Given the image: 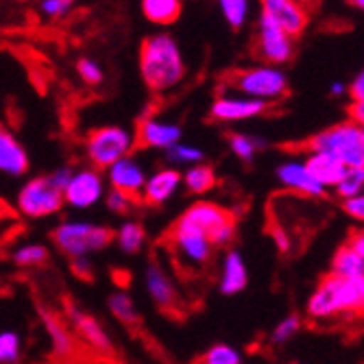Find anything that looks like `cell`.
Returning <instances> with one entry per match:
<instances>
[{"label":"cell","mask_w":364,"mask_h":364,"mask_svg":"<svg viewBox=\"0 0 364 364\" xmlns=\"http://www.w3.org/2000/svg\"><path fill=\"white\" fill-rule=\"evenodd\" d=\"M140 73L149 90L168 92L181 83L186 75V63L179 44L166 36H151L140 48Z\"/></svg>","instance_id":"6da1fadb"},{"label":"cell","mask_w":364,"mask_h":364,"mask_svg":"<svg viewBox=\"0 0 364 364\" xmlns=\"http://www.w3.org/2000/svg\"><path fill=\"white\" fill-rule=\"evenodd\" d=\"M364 306V275L341 277L329 273L312 292L308 314L312 318H334L338 314H360Z\"/></svg>","instance_id":"7a4b0ae2"},{"label":"cell","mask_w":364,"mask_h":364,"mask_svg":"<svg viewBox=\"0 0 364 364\" xmlns=\"http://www.w3.org/2000/svg\"><path fill=\"white\" fill-rule=\"evenodd\" d=\"M112 240H114V234L109 227L87 223V220L61 223L53 231L55 247L63 255H68L70 259L73 257H90L92 253H98L105 247H109Z\"/></svg>","instance_id":"3957f363"},{"label":"cell","mask_w":364,"mask_h":364,"mask_svg":"<svg viewBox=\"0 0 364 364\" xmlns=\"http://www.w3.org/2000/svg\"><path fill=\"white\" fill-rule=\"evenodd\" d=\"M304 149L334 155L345 166H364V129L353 120L341 122L310 138Z\"/></svg>","instance_id":"277c9868"},{"label":"cell","mask_w":364,"mask_h":364,"mask_svg":"<svg viewBox=\"0 0 364 364\" xmlns=\"http://www.w3.org/2000/svg\"><path fill=\"white\" fill-rule=\"evenodd\" d=\"M229 83L236 92L257 98V101L271 103L277 98H284L288 94V77L279 65H255V68H245L229 75Z\"/></svg>","instance_id":"5b68a950"},{"label":"cell","mask_w":364,"mask_h":364,"mask_svg":"<svg viewBox=\"0 0 364 364\" xmlns=\"http://www.w3.org/2000/svg\"><path fill=\"white\" fill-rule=\"evenodd\" d=\"M134 149H136V136L116 124L92 129L85 138V155L92 161V166L98 171H105L120 157L131 155Z\"/></svg>","instance_id":"8992f818"},{"label":"cell","mask_w":364,"mask_h":364,"mask_svg":"<svg viewBox=\"0 0 364 364\" xmlns=\"http://www.w3.org/2000/svg\"><path fill=\"white\" fill-rule=\"evenodd\" d=\"M63 208V192L48 179L38 177L22 186L18 192V210L26 218H48Z\"/></svg>","instance_id":"52a82bcc"},{"label":"cell","mask_w":364,"mask_h":364,"mask_svg":"<svg viewBox=\"0 0 364 364\" xmlns=\"http://www.w3.org/2000/svg\"><path fill=\"white\" fill-rule=\"evenodd\" d=\"M294 55V38L282 31L273 20L259 16L255 36V57L271 65H284Z\"/></svg>","instance_id":"ba28073f"},{"label":"cell","mask_w":364,"mask_h":364,"mask_svg":"<svg viewBox=\"0 0 364 364\" xmlns=\"http://www.w3.org/2000/svg\"><path fill=\"white\" fill-rule=\"evenodd\" d=\"M168 247L175 255V262L181 269H192L198 271L203 269L212 257L214 245L205 234L198 231H188V229H171L168 234Z\"/></svg>","instance_id":"9c48e42d"},{"label":"cell","mask_w":364,"mask_h":364,"mask_svg":"<svg viewBox=\"0 0 364 364\" xmlns=\"http://www.w3.org/2000/svg\"><path fill=\"white\" fill-rule=\"evenodd\" d=\"M105 194L103 175L98 168H85L73 173L70 181L63 188V203H68L77 210H85L96 205Z\"/></svg>","instance_id":"30bf717a"},{"label":"cell","mask_w":364,"mask_h":364,"mask_svg":"<svg viewBox=\"0 0 364 364\" xmlns=\"http://www.w3.org/2000/svg\"><path fill=\"white\" fill-rule=\"evenodd\" d=\"M262 16L273 20L290 38H299L310 24V9L299 0H259Z\"/></svg>","instance_id":"8fae6325"},{"label":"cell","mask_w":364,"mask_h":364,"mask_svg":"<svg viewBox=\"0 0 364 364\" xmlns=\"http://www.w3.org/2000/svg\"><path fill=\"white\" fill-rule=\"evenodd\" d=\"M65 314L70 318V325L75 329L77 341H81L85 347H90L92 351L101 353V355H112L114 353V345L109 334L105 332V327L98 323L92 314L83 312L79 306L65 304Z\"/></svg>","instance_id":"7c38bea8"},{"label":"cell","mask_w":364,"mask_h":364,"mask_svg":"<svg viewBox=\"0 0 364 364\" xmlns=\"http://www.w3.org/2000/svg\"><path fill=\"white\" fill-rule=\"evenodd\" d=\"M227 220H234L229 210H225L216 203H210V201H198L181 214V218L175 223V229L198 231V234L210 236L218 225H223Z\"/></svg>","instance_id":"4fadbf2b"},{"label":"cell","mask_w":364,"mask_h":364,"mask_svg":"<svg viewBox=\"0 0 364 364\" xmlns=\"http://www.w3.org/2000/svg\"><path fill=\"white\" fill-rule=\"evenodd\" d=\"M267 105L264 101H257V98L251 96H218L212 103L210 116L218 122H238V120H249L255 118L259 114L267 112Z\"/></svg>","instance_id":"5bb4252c"},{"label":"cell","mask_w":364,"mask_h":364,"mask_svg":"<svg viewBox=\"0 0 364 364\" xmlns=\"http://www.w3.org/2000/svg\"><path fill=\"white\" fill-rule=\"evenodd\" d=\"M134 136H136V144H140L144 149L166 151L168 146H173L175 142L181 140V129L175 122L146 116L140 120Z\"/></svg>","instance_id":"9a60e30c"},{"label":"cell","mask_w":364,"mask_h":364,"mask_svg":"<svg viewBox=\"0 0 364 364\" xmlns=\"http://www.w3.org/2000/svg\"><path fill=\"white\" fill-rule=\"evenodd\" d=\"M107 171V177H109V183L112 188L129 194L142 201V188H144V181H146V175H144V168L140 164L127 155V157H120L118 161H114L112 166L105 168Z\"/></svg>","instance_id":"2e32d148"},{"label":"cell","mask_w":364,"mask_h":364,"mask_svg":"<svg viewBox=\"0 0 364 364\" xmlns=\"http://www.w3.org/2000/svg\"><path fill=\"white\" fill-rule=\"evenodd\" d=\"M146 288L153 304L161 310V312H177L179 308V294L177 288L171 279V275L166 273V269L157 262H151L146 269Z\"/></svg>","instance_id":"e0dca14e"},{"label":"cell","mask_w":364,"mask_h":364,"mask_svg":"<svg viewBox=\"0 0 364 364\" xmlns=\"http://www.w3.org/2000/svg\"><path fill=\"white\" fill-rule=\"evenodd\" d=\"M42 323H44V329H46L48 338H50V347H53L55 358H59V360L77 358L79 341L73 334V329L63 323V318L53 314V312H48V310H42Z\"/></svg>","instance_id":"ac0fdd59"},{"label":"cell","mask_w":364,"mask_h":364,"mask_svg":"<svg viewBox=\"0 0 364 364\" xmlns=\"http://www.w3.org/2000/svg\"><path fill=\"white\" fill-rule=\"evenodd\" d=\"M277 179H279L286 188H290V190H294V192H299V194H304V196L321 198V196H325V192H327V188H323V186L310 175V171L306 168V164H304V161H294V159L284 161L282 166L277 168Z\"/></svg>","instance_id":"d6986e66"},{"label":"cell","mask_w":364,"mask_h":364,"mask_svg":"<svg viewBox=\"0 0 364 364\" xmlns=\"http://www.w3.org/2000/svg\"><path fill=\"white\" fill-rule=\"evenodd\" d=\"M181 183V175L175 168H161L146 177L144 188H142V201L151 208H161L164 203H168L173 194L177 192Z\"/></svg>","instance_id":"ffe728a7"},{"label":"cell","mask_w":364,"mask_h":364,"mask_svg":"<svg viewBox=\"0 0 364 364\" xmlns=\"http://www.w3.org/2000/svg\"><path fill=\"white\" fill-rule=\"evenodd\" d=\"M28 171V155L18 138L7 127L0 124V173L9 177H22Z\"/></svg>","instance_id":"44dd1931"},{"label":"cell","mask_w":364,"mask_h":364,"mask_svg":"<svg viewBox=\"0 0 364 364\" xmlns=\"http://www.w3.org/2000/svg\"><path fill=\"white\" fill-rule=\"evenodd\" d=\"M306 168L310 171V175L323 186V188H334L341 177L345 175L347 166L334 155L323 153V151H308L306 157Z\"/></svg>","instance_id":"7402d4cb"},{"label":"cell","mask_w":364,"mask_h":364,"mask_svg":"<svg viewBox=\"0 0 364 364\" xmlns=\"http://www.w3.org/2000/svg\"><path fill=\"white\" fill-rule=\"evenodd\" d=\"M249 275H247V264L238 251H227L223 259V269H220V290L225 294H236L247 288Z\"/></svg>","instance_id":"603a6c76"},{"label":"cell","mask_w":364,"mask_h":364,"mask_svg":"<svg viewBox=\"0 0 364 364\" xmlns=\"http://www.w3.org/2000/svg\"><path fill=\"white\" fill-rule=\"evenodd\" d=\"M183 11V0H142V14L153 24H173Z\"/></svg>","instance_id":"cb8c5ba5"},{"label":"cell","mask_w":364,"mask_h":364,"mask_svg":"<svg viewBox=\"0 0 364 364\" xmlns=\"http://www.w3.org/2000/svg\"><path fill=\"white\" fill-rule=\"evenodd\" d=\"M332 273L341 277H362L364 275V253H358L347 242L336 251L332 259Z\"/></svg>","instance_id":"d4e9b609"},{"label":"cell","mask_w":364,"mask_h":364,"mask_svg":"<svg viewBox=\"0 0 364 364\" xmlns=\"http://www.w3.org/2000/svg\"><path fill=\"white\" fill-rule=\"evenodd\" d=\"M181 181L190 194H205L216 186V173L208 164L198 161V164H190V168L186 171Z\"/></svg>","instance_id":"484cf974"},{"label":"cell","mask_w":364,"mask_h":364,"mask_svg":"<svg viewBox=\"0 0 364 364\" xmlns=\"http://www.w3.org/2000/svg\"><path fill=\"white\" fill-rule=\"evenodd\" d=\"M116 240H118V247H120L122 253H129V255H131V253H138V251L142 249L144 240H146V231H144V227H142L140 223H136V220H127V223L118 229Z\"/></svg>","instance_id":"4316f807"},{"label":"cell","mask_w":364,"mask_h":364,"mask_svg":"<svg viewBox=\"0 0 364 364\" xmlns=\"http://www.w3.org/2000/svg\"><path fill=\"white\" fill-rule=\"evenodd\" d=\"M109 310L127 327H136L140 323V314H138L134 301H131V296L127 292H114L109 296Z\"/></svg>","instance_id":"83f0119b"},{"label":"cell","mask_w":364,"mask_h":364,"mask_svg":"<svg viewBox=\"0 0 364 364\" xmlns=\"http://www.w3.org/2000/svg\"><path fill=\"white\" fill-rule=\"evenodd\" d=\"M218 7L231 28H240L249 20L251 0H218Z\"/></svg>","instance_id":"f1b7e54d"},{"label":"cell","mask_w":364,"mask_h":364,"mask_svg":"<svg viewBox=\"0 0 364 364\" xmlns=\"http://www.w3.org/2000/svg\"><path fill=\"white\" fill-rule=\"evenodd\" d=\"M336 192L345 198V196H353V194H362L364 188V166H347L345 175L341 177V181L334 186Z\"/></svg>","instance_id":"f546056e"},{"label":"cell","mask_w":364,"mask_h":364,"mask_svg":"<svg viewBox=\"0 0 364 364\" xmlns=\"http://www.w3.org/2000/svg\"><path fill=\"white\" fill-rule=\"evenodd\" d=\"M229 144H231V151H234L242 161H251L255 157V153L264 146V142L255 136H249V134H234L229 138Z\"/></svg>","instance_id":"4dcf8cb0"},{"label":"cell","mask_w":364,"mask_h":364,"mask_svg":"<svg viewBox=\"0 0 364 364\" xmlns=\"http://www.w3.org/2000/svg\"><path fill=\"white\" fill-rule=\"evenodd\" d=\"M46 259H48V251L42 245H24L18 247L14 253V262L18 267H42Z\"/></svg>","instance_id":"1f68e13d"},{"label":"cell","mask_w":364,"mask_h":364,"mask_svg":"<svg viewBox=\"0 0 364 364\" xmlns=\"http://www.w3.org/2000/svg\"><path fill=\"white\" fill-rule=\"evenodd\" d=\"M205 364H240L242 355L236 347L231 345H214L205 351V355L201 358Z\"/></svg>","instance_id":"d6a6232c"},{"label":"cell","mask_w":364,"mask_h":364,"mask_svg":"<svg viewBox=\"0 0 364 364\" xmlns=\"http://www.w3.org/2000/svg\"><path fill=\"white\" fill-rule=\"evenodd\" d=\"M168 153V159L175 161V164H198L205 159V153L196 146H188V144H181V142H175L173 146L166 149Z\"/></svg>","instance_id":"836d02e7"},{"label":"cell","mask_w":364,"mask_h":364,"mask_svg":"<svg viewBox=\"0 0 364 364\" xmlns=\"http://www.w3.org/2000/svg\"><path fill=\"white\" fill-rule=\"evenodd\" d=\"M299 327H301V321L299 316H286L284 321H279L273 329V334H271V341L275 345H286L288 341H292L296 334H299Z\"/></svg>","instance_id":"e575fe53"},{"label":"cell","mask_w":364,"mask_h":364,"mask_svg":"<svg viewBox=\"0 0 364 364\" xmlns=\"http://www.w3.org/2000/svg\"><path fill=\"white\" fill-rule=\"evenodd\" d=\"M138 203V198L129 196L116 188H112V192L107 194V208L114 212V214H129L131 210H134V205Z\"/></svg>","instance_id":"d590c367"},{"label":"cell","mask_w":364,"mask_h":364,"mask_svg":"<svg viewBox=\"0 0 364 364\" xmlns=\"http://www.w3.org/2000/svg\"><path fill=\"white\" fill-rule=\"evenodd\" d=\"M20 358V338L14 332L0 334V362H16Z\"/></svg>","instance_id":"8d00e7d4"},{"label":"cell","mask_w":364,"mask_h":364,"mask_svg":"<svg viewBox=\"0 0 364 364\" xmlns=\"http://www.w3.org/2000/svg\"><path fill=\"white\" fill-rule=\"evenodd\" d=\"M77 73L87 85H98L103 81V68L98 65L94 59H79L77 63Z\"/></svg>","instance_id":"74e56055"},{"label":"cell","mask_w":364,"mask_h":364,"mask_svg":"<svg viewBox=\"0 0 364 364\" xmlns=\"http://www.w3.org/2000/svg\"><path fill=\"white\" fill-rule=\"evenodd\" d=\"M234 236H236V225H234V220H227V223L218 225L208 238L214 247H227V245H231Z\"/></svg>","instance_id":"f35d334b"},{"label":"cell","mask_w":364,"mask_h":364,"mask_svg":"<svg viewBox=\"0 0 364 364\" xmlns=\"http://www.w3.org/2000/svg\"><path fill=\"white\" fill-rule=\"evenodd\" d=\"M77 0H42V14L48 18H61L65 16Z\"/></svg>","instance_id":"ab89813d"},{"label":"cell","mask_w":364,"mask_h":364,"mask_svg":"<svg viewBox=\"0 0 364 364\" xmlns=\"http://www.w3.org/2000/svg\"><path fill=\"white\" fill-rule=\"evenodd\" d=\"M343 210L347 212V216L362 220L364 218V196L362 194H353V196H345L343 198Z\"/></svg>","instance_id":"60d3db41"},{"label":"cell","mask_w":364,"mask_h":364,"mask_svg":"<svg viewBox=\"0 0 364 364\" xmlns=\"http://www.w3.org/2000/svg\"><path fill=\"white\" fill-rule=\"evenodd\" d=\"M73 173H75V171H73L70 166H61V168H57L53 175H48V179H50V181H53V183H55V186L61 190V192H63V188H65V183L70 181Z\"/></svg>","instance_id":"b9f144b4"},{"label":"cell","mask_w":364,"mask_h":364,"mask_svg":"<svg viewBox=\"0 0 364 364\" xmlns=\"http://www.w3.org/2000/svg\"><path fill=\"white\" fill-rule=\"evenodd\" d=\"M73 273L79 275L81 279L92 277V264L87 262V257H73Z\"/></svg>","instance_id":"7bdbcfd3"},{"label":"cell","mask_w":364,"mask_h":364,"mask_svg":"<svg viewBox=\"0 0 364 364\" xmlns=\"http://www.w3.org/2000/svg\"><path fill=\"white\" fill-rule=\"evenodd\" d=\"M349 96H351V101H364V75L362 73L351 81Z\"/></svg>","instance_id":"ee69618b"},{"label":"cell","mask_w":364,"mask_h":364,"mask_svg":"<svg viewBox=\"0 0 364 364\" xmlns=\"http://www.w3.org/2000/svg\"><path fill=\"white\" fill-rule=\"evenodd\" d=\"M349 116L353 122L362 124L364 122V101H351L349 105Z\"/></svg>","instance_id":"f6af8a7d"},{"label":"cell","mask_w":364,"mask_h":364,"mask_svg":"<svg viewBox=\"0 0 364 364\" xmlns=\"http://www.w3.org/2000/svg\"><path fill=\"white\" fill-rule=\"evenodd\" d=\"M347 245L353 247L358 253H364V234H362V231H353V234L349 236V240H347Z\"/></svg>","instance_id":"bcb514c9"},{"label":"cell","mask_w":364,"mask_h":364,"mask_svg":"<svg viewBox=\"0 0 364 364\" xmlns=\"http://www.w3.org/2000/svg\"><path fill=\"white\" fill-rule=\"evenodd\" d=\"M275 240H277V245H279V249H288V238H286V234H284V229H275Z\"/></svg>","instance_id":"7dc6e473"},{"label":"cell","mask_w":364,"mask_h":364,"mask_svg":"<svg viewBox=\"0 0 364 364\" xmlns=\"http://www.w3.org/2000/svg\"><path fill=\"white\" fill-rule=\"evenodd\" d=\"M343 92H345V85L343 83H332V94L334 96H341Z\"/></svg>","instance_id":"c3c4849f"},{"label":"cell","mask_w":364,"mask_h":364,"mask_svg":"<svg viewBox=\"0 0 364 364\" xmlns=\"http://www.w3.org/2000/svg\"><path fill=\"white\" fill-rule=\"evenodd\" d=\"M349 5H353V7H358V9H362L364 7V0H347Z\"/></svg>","instance_id":"681fc988"},{"label":"cell","mask_w":364,"mask_h":364,"mask_svg":"<svg viewBox=\"0 0 364 364\" xmlns=\"http://www.w3.org/2000/svg\"><path fill=\"white\" fill-rule=\"evenodd\" d=\"M299 3H301V5H306L308 9H312V7L316 5V0H299Z\"/></svg>","instance_id":"f907efd6"}]
</instances>
